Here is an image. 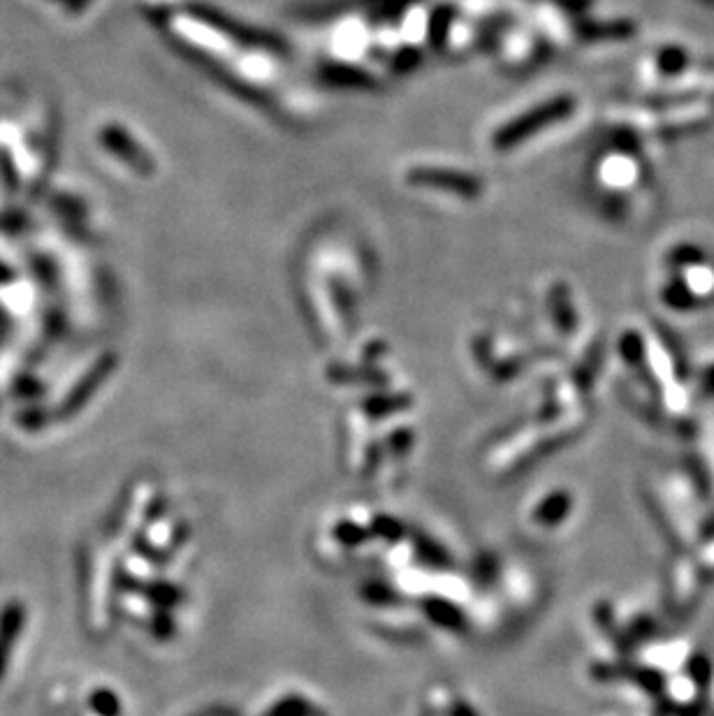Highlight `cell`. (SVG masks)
I'll use <instances>...</instances> for the list:
<instances>
[{"instance_id":"6da1fadb","label":"cell","mask_w":714,"mask_h":716,"mask_svg":"<svg viewBox=\"0 0 714 716\" xmlns=\"http://www.w3.org/2000/svg\"><path fill=\"white\" fill-rule=\"evenodd\" d=\"M603 179H606L610 186H617V188L631 186L633 181L638 179V165L633 163L631 158H622V156L612 158L603 165Z\"/></svg>"}]
</instances>
